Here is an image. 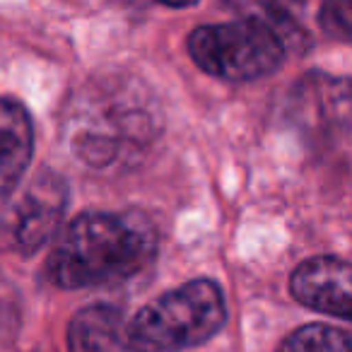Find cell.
Masks as SVG:
<instances>
[{
    "label": "cell",
    "instance_id": "52a82bcc",
    "mask_svg": "<svg viewBox=\"0 0 352 352\" xmlns=\"http://www.w3.org/2000/svg\"><path fill=\"white\" fill-rule=\"evenodd\" d=\"M292 297L314 311L352 321V263L336 256H314L289 278Z\"/></svg>",
    "mask_w": 352,
    "mask_h": 352
},
{
    "label": "cell",
    "instance_id": "7a4b0ae2",
    "mask_svg": "<svg viewBox=\"0 0 352 352\" xmlns=\"http://www.w3.org/2000/svg\"><path fill=\"white\" fill-rule=\"evenodd\" d=\"M304 34L292 17L273 10L270 17L203 25L188 36V54L201 70L227 82H251L268 78L283 65L287 49Z\"/></svg>",
    "mask_w": 352,
    "mask_h": 352
},
{
    "label": "cell",
    "instance_id": "8fae6325",
    "mask_svg": "<svg viewBox=\"0 0 352 352\" xmlns=\"http://www.w3.org/2000/svg\"><path fill=\"white\" fill-rule=\"evenodd\" d=\"M321 30L331 39L352 44V0H331L323 3L318 12Z\"/></svg>",
    "mask_w": 352,
    "mask_h": 352
},
{
    "label": "cell",
    "instance_id": "8992f818",
    "mask_svg": "<svg viewBox=\"0 0 352 352\" xmlns=\"http://www.w3.org/2000/svg\"><path fill=\"white\" fill-rule=\"evenodd\" d=\"M68 186L54 171H41L0 215V249L15 254L39 251L60 225Z\"/></svg>",
    "mask_w": 352,
    "mask_h": 352
},
{
    "label": "cell",
    "instance_id": "5b68a950",
    "mask_svg": "<svg viewBox=\"0 0 352 352\" xmlns=\"http://www.w3.org/2000/svg\"><path fill=\"white\" fill-rule=\"evenodd\" d=\"M160 133V121L140 94L109 99L99 116L78 135V152L87 164L109 166L123 157H140Z\"/></svg>",
    "mask_w": 352,
    "mask_h": 352
},
{
    "label": "cell",
    "instance_id": "3957f363",
    "mask_svg": "<svg viewBox=\"0 0 352 352\" xmlns=\"http://www.w3.org/2000/svg\"><path fill=\"white\" fill-rule=\"evenodd\" d=\"M225 323L222 287L198 278L145 304L128 321V340L135 352H182L208 342Z\"/></svg>",
    "mask_w": 352,
    "mask_h": 352
},
{
    "label": "cell",
    "instance_id": "30bf717a",
    "mask_svg": "<svg viewBox=\"0 0 352 352\" xmlns=\"http://www.w3.org/2000/svg\"><path fill=\"white\" fill-rule=\"evenodd\" d=\"M278 352H352V331L309 323L289 333Z\"/></svg>",
    "mask_w": 352,
    "mask_h": 352
},
{
    "label": "cell",
    "instance_id": "6da1fadb",
    "mask_svg": "<svg viewBox=\"0 0 352 352\" xmlns=\"http://www.w3.org/2000/svg\"><path fill=\"white\" fill-rule=\"evenodd\" d=\"M157 230L138 212H82L56 241L46 278L60 289H85L131 280L157 256Z\"/></svg>",
    "mask_w": 352,
    "mask_h": 352
},
{
    "label": "cell",
    "instance_id": "277c9868",
    "mask_svg": "<svg viewBox=\"0 0 352 352\" xmlns=\"http://www.w3.org/2000/svg\"><path fill=\"white\" fill-rule=\"evenodd\" d=\"M283 116L309 145H336L352 133V80L307 73L287 89Z\"/></svg>",
    "mask_w": 352,
    "mask_h": 352
},
{
    "label": "cell",
    "instance_id": "ba28073f",
    "mask_svg": "<svg viewBox=\"0 0 352 352\" xmlns=\"http://www.w3.org/2000/svg\"><path fill=\"white\" fill-rule=\"evenodd\" d=\"M34 152V128L20 102L0 97V203L10 201Z\"/></svg>",
    "mask_w": 352,
    "mask_h": 352
},
{
    "label": "cell",
    "instance_id": "9c48e42d",
    "mask_svg": "<svg viewBox=\"0 0 352 352\" xmlns=\"http://www.w3.org/2000/svg\"><path fill=\"white\" fill-rule=\"evenodd\" d=\"M70 352H135L128 340V321L121 309L109 304L85 307L70 318Z\"/></svg>",
    "mask_w": 352,
    "mask_h": 352
}]
</instances>
